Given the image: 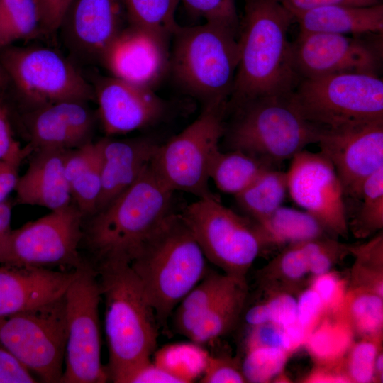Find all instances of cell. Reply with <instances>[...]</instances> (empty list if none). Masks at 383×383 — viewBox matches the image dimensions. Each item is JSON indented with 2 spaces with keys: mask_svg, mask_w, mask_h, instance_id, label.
I'll use <instances>...</instances> for the list:
<instances>
[{
  "mask_svg": "<svg viewBox=\"0 0 383 383\" xmlns=\"http://www.w3.org/2000/svg\"><path fill=\"white\" fill-rule=\"evenodd\" d=\"M11 90V82L0 63V100L5 103Z\"/></svg>",
  "mask_w": 383,
  "mask_h": 383,
  "instance_id": "56",
  "label": "cell"
},
{
  "mask_svg": "<svg viewBox=\"0 0 383 383\" xmlns=\"http://www.w3.org/2000/svg\"><path fill=\"white\" fill-rule=\"evenodd\" d=\"M303 382L351 383L344 370L343 362L335 366L316 365L304 379Z\"/></svg>",
  "mask_w": 383,
  "mask_h": 383,
  "instance_id": "53",
  "label": "cell"
},
{
  "mask_svg": "<svg viewBox=\"0 0 383 383\" xmlns=\"http://www.w3.org/2000/svg\"><path fill=\"white\" fill-rule=\"evenodd\" d=\"M35 1L39 13L41 34L46 35L56 34L72 0H35Z\"/></svg>",
  "mask_w": 383,
  "mask_h": 383,
  "instance_id": "49",
  "label": "cell"
},
{
  "mask_svg": "<svg viewBox=\"0 0 383 383\" xmlns=\"http://www.w3.org/2000/svg\"><path fill=\"white\" fill-rule=\"evenodd\" d=\"M293 15L277 0H245L239 62L227 110L254 99L292 94L295 70L288 30Z\"/></svg>",
  "mask_w": 383,
  "mask_h": 383,
  "instance_id": "1",
  "label": "cell"
},
{
  "mask_svg": "<svg viewBox=\"0 0 383 383\" xmlns=\"http://www.w3.org/2000/svg\"><path fill=\"white\" fill-rule=\"evenodd\" d=\"M248 294L247 282H240L201 317L187 338L201 345L226 335L238 323Z\"/></svg>",
  "mask_w": 383,
  "mask_h": 383,
  "instance_id": "30",
  "label": "cell"
},
{
  "mask_svg": "<svg viewBox=\"0 0 383 383\" xmlns=\"http://www.w3.org/2000/svg\"><path fill=\"white\" fill-rule=\"evenodd\" d=\"M227 106L221 103L204 105L196 119L159 145L150 167L173 192H187L198 199L218 198L209 188V174L212 162L220 151Z\"/></svg>",
  "mask_w": 383,
  "mask_h": 383,
  "instance_id": "8",
  "label": "cell"
},
{
  "mask_svg": "<svg viewBox=\"0 0 383 383\" xmlns=\"http://www.w3.org/2000/svg\"><path fill=\"white\" fill-rule=\"evenodd\" d=\"M360 338L382 339L383 296L372 292L348 287L337 311Z\"/></svg>",
  "mask_w": 383,
  "mask_h": 383,
  "instance_id": "33",
  "label": "cell"
},
{
  "mask_svg": "<svg viewBox=\"0 0 383 383\" xmlns=\"http://www.w3.org/2000/svg\"><path fill=\"white\" fill-rule=\"evenodd\" d=\"M193 16L202 18L206 23L227 28L238 35L240 19L235 0H179Z\"/></svg>",
  "mask_w": 383,
  "mask_h": 383,
  "instance_id": "43",
  "label": "cell"
},
{
  "mask_svg": "<svg viewBox=\"0 0 383 383\" xmlns=\"http://www.w3.org/2000/svg\"><path fill=\"white\" fill-rule=\"evenodd\" d=\"M87 102L67 100L31 109L24 120L31 150H71L91 141L95 117Z\"/></svg>",
  "mask_w": 383,
  "mask_h": 383,
  "instance_id": "20",
  "label": "cell"
},
{
  "mask_svg": "<svg viewBox=\"0 0 383 383\" xmlns=\"http://www.w3.org/2000/svg\"><path fill=\"white\" fill-rule=\"evenodd\" d=\"M40 33L35 0H0V50Z\"/></svg>",
  "mask_w": 383,
  "mask_h": 383,
  "instance_id": "35",
  "label": "cell"
},
{
  "mask_svg": "<svg viewBox=\"0 0 383 383\" xmlns=\"http://www.w3.org/2000/svg\"><path fill=\"white\" fill-rule=\"evenodd\" d=\"M199 382L243 383L247 382L241 362L228 356H208Z\"/></svg>",
  "mask_w": 383,
  "mask_h": 383,
  "instance_id": "44",
  "label": "cell"
},
{
  "mask_svg": "<svg viewBox=\"0 0 383 383\" xmlns=\"http://www.w3.org/2000/svg\"><path fill=\"white\" fill-rule=\"evenodd\" d=\"M382 35L352 36L299 31L292 44L293 63L301 79L344 73L379 76Z\"/></svg>",
  "mask_w": 383,
  "mask_h": 383,
  "instance_id": "14",
  "label": "cell"
},
{
  "mask_svg": "<svg viewBox=\"0 0 383 383\" xmlns=\"http://www.w3.org/2000/svg\"><path fill=\"white\" fill-rule=\"evenodd\" d=\"M38 379L0 345V383H35Z\"/></svg>",
  "mask_w": 383,
  "mask_h": 383,
  "instance_id": "50",
  "label": "cell"
},
{
  "mask_svg": "<svg viewBox=\"0 0 383 383\" xmlns=\"http://www.w3.org/2000/svg\"><path fill=\"white\" fill-rule=\"evenodd\" d=\"M169 42L128 23L109 45L100 64L111 76L154 90L170 72Z\"/></svg>",
  "mask_w": 383,
  "mask_h": 383,
  "instance_id": "18",
  "label": "cell"
},
{
  "mask_svg": "<svg viewBox=\"0 0 383 383\" xmlns=\"http://www.w3.org/2000/svg\"><path fill=\"white\" fill-rule=\"evenodd\" d=\"M67 150H35L27 170L19 177L15 189L18 204L42 206L53 211L72 203L65 174Z\"/></svg>",
  "mask_w": 383,
  "mask_h": 383,
  "instance_id": "23",
  "label": "cell"
},
{
  "mask_svg": "<svg viewBox=\"0 0 383 383\" xmlns=\"http://www.w3.org/2000/svg\"><path fill=\"white\" fill-rule=\"evenodd\" d=\"M174 192L157 177L150 165L128 189L83 221L80 245L94 269L111 263H130L146 237L173 211Z\"/></svg>",
  "mask_w": 383,
  "mask_h": 383,
  "instance_id": "2",
  "label": "cell"
},
{
  "mask_svg": "<svg viewBox=\"0 0 383 383\" xmlns=\"http://www.w3.org/2000/svg\"><path fill=\"white\" fill-rule=\"evenodd\" d=\"M241 280L224 273L208 272L201 280L182 299L174 310V329L187 336L205 313Z\"/></svg>",
  "mask_w": 383,
  "mask_h": 383,
  "instance_id": "26",
  "label": "cell"
},
{
  "mask_svg": "<svg viewBox=\"0 0 383 383\" xmlns=\"http://www.w3.org/2000/svg\"><path fill=\"white\" fill-rule=\"evenodd\" d=\"M354 335L338 312L326 313L309 333L304 345L316 365L335 366L343 362Z\"/></svg>",
  "mask_w": 383,
  "mask_h": 383,
  "instance_id": "28",
  "label": "cell"
},
{
  "mask_svg": "<svg viewBox=\"0 0 383 383\" xmlns=\"http://www.w3.org/2000/svg\"><path fill=\"white\" fill-rule=\"evenodd\" d=\"M128 23L122 0H72L57 33L76 65H92Z\"/></svg>",
  "mask_w": 383,
  "mask_h": 383,
  "instance_id": "16",
  "label": "cell"
},
{
  "mask_svg": "<svg viewBox=\"0 0 383 383\" xmlns=\"http://www.w3.org/2000/svg\"><path fill=\"white\" fill-rule=\"evenodd\" d=\"M325 314L322 300L311 287L300 292L296 299V323L307 335Z\"/></svg>",
  "mask_w": 383,
  "mask_h": 383,
  "instance_id": "46",
  "label": "cell"
},
{
  "mask_svg": "<svg viewBox=\"0 0 383 383\" xmlns=\"http://www.w3.org/2000/svg\"><path fill=\"white\" fill-rule=\"evenodd\" d=\"M310 287L321 299L326 314L338 311L348 289L343 279L331 271L314 277Z\"/></svg>",
  "mask_w": 383,
  "mask_h": 383,
  "instance_id": "45",
  "label": "cell"
},
{
  "mask_svg": "<svg viewBox=\"0 0 383 383\" xmlns=\"http://www.w3.org/2000/svg\"><path fill=\"white\" fill-rule=\"evenodd\" d=\"M208 356L200 345L178 343L157 351L155 362L189 383L201 377Z\"/></svg>",
  "mask_w": 383,
  "mask_h": 383,
  "instance_id": "38",
  "label": "cell"
},
{
  "mask_svg": "<svg viewBox=\"0 0 383 383\" xmlns=\"http://www.w3.org/2000/svg\"><path fill=\"white\" fill-rule=\"evenodd\" d=\"M126 383H184V382L150 360L135 370L129 376Z\"/></svg>",
  "mask_w": 383,
  "mask_h": 383,
  "instance_id": "52",
  "label": "cell"
},
{
  "mask_svg": "<svg viewBox=\"0 0 383 383\" xmlns=\"http://www.w3.org/2000/svg\"><path fill=\"white\" fill-rule=\"evenodd\" d=\"M265 301L249 309L245 316L250 327L274 323L287 327L296 323V299L286 292H270Z\"/></svg>",
  "mask_w": 383,
  "mask_h": 383,
  "instance_id": "40",
  "label": "cell"
},
{
  "mask_svg": "<svg viewBox=\"0 0 383 383\" xmlns=\"http://www.w3.org/2000/svg\"><path fill=\"white\" fill-rule=\"evenodd\" d=\"M291 160L286 173L292 200L311 215L328 235L346 238L349 230L345 198L331 161L321 152L304 150Z\"/></svg>",
  "mask_w": 383,
  "mask_h": 383,
  "instance_id": "15",
  "label": "cell"
},
{
  "mask_svg": "<svg viewBox=\"0 0 383 383\" xmlns=\"http://www.w3.org/2000/svg\"><path fill=\"white\" fill-rule=\"evenodd\" d=\"M299 31L352 36L383 34V4L370 6H330L293 16Z\"/></svg>",
  "mask_w": 383,
  "mask_h": 383,
  "instance_id": "24",
  "label": "cell"
},
{
  "mask_svg": "<svg viewBox=\"0 0 383 383\" xmlns=\"http://www.w3.org/2000/svg\"><path fill=\"white\" fill-rule=\"evenodd\" d=\"M64 167L72 201L86 218L95 212L101 192L99 140L68 150Z\"/></svg>",
  "mask_w": 383,
  "mask_h": 383,
  "instance_id": "25",
  "label": "cell"
},
{
  "mask_svg": "<svg viewBox=\"0 0 383 383\" xmlns=\"http://www.w3.org/2000/svg\"><path fill=\"white\" fill-rule=\"evenodd\" d=\"M67 337L65 294L0 317V345L43 382L60 383Z\"/></svg>",
  "mask_w": 383,
  "mask_h": 383,
  "instance_id": "10",
  "label": "cell"
},
{
  "mask_svg": "<svg viewBox=\"0 0 383 383\" xmlns=\"http://www.w3.org/2000/svg\"><path fill=\"white\" fill-rule=\"evenodd\" d=\"M13 204L9 199L0 204V264L11 233V221Z\"/></svg>",
  "mask_w": 383,
  "mask_h": 383,
  "instance_id": "55",
  "label": "cell"
},
{
  "mask_svg": "<svg viewBox=\"0 0 383 383\" xmlns=\"http://www.w3.org/2000/svg\"><path fill=\"white\" fill-rule=\"evenodd\" d=\"M355 257L349 288L368 290L383 296V235L379 233L369 241L350 245Z\"/></svg>",
  "mask_w": 383,
  "mask_h": 383,
  "instance_id": "34",
  "label": "cell"
},
{
  "mask_svg": "<svg viewBox=\"0 0 383 383\" xmlns=\"http://www.w3.org/2000/svg\"><path fill=\"white\" fill-rule=\"evenodd\" d=\"M20 165L18 162L0 160V204L8 199L12 191H15L19 178Z\"/></svg>",
  "mask_w": 383,
  "mask_h": 383,
  "instance_id": "54",
  "label": "cell"
},
{
  "mask_svg": "<svg viewBox=\"0 0 383 383\" xmlns=\"http://www.w3.org/2000/svg\"><path fill=\"white\" fill-rule=\"evenodd\" d=\"M99 143L101 192L95 212L111 202L140 178L150 165L160 145L147 137L105 138L99 140Z\"/></svg>",
  "mask_w": 383,
  "mask_h": 383,
  "instance_id": "22",
  "label": "cell"
},
{
  "mask_svg": "<svg viewBox=\"0 0 383 383\" xmlns=\"http://www.w3.org/2000/svg\"><path fill=\"white\" fill-rule=\"evenodd\" d=\"M84 219L72 203L12 230L0 265L77 270L86 262L80 252Z\"/></svg>",
  "mask_w": 383,
  "mask_h": 383,
  "instance_id": "13",
  "label": "cell"
},
{
  "mask_svg": "<svg viewBox=\"0 0 383 383\" xmlns=\"http://www.w3.org/2000/svg\"><path fill=\"white\" fill-rule=\"evenodd\" d=\"M223 143L277 168L285 160L317 143L321 130L308 122L288 96H264L227 110Z\"/></svg>",
  "mask_w": 383,
  "mask_h": 383,
  "instance_id": "5",
  "label": "cell"
},
{
  "mask_svg": "<svg viewBox=\"0 0 383 383\" xmlns=\"http://www.w3.org/2000/svg\"><path fill=\"white\" fill-rule=\"evenodd\" d=\"M170 72L203 105H228L239 62L238 35L219 25L179 26L172 37Z\"/></svg>",
  "mask_w": 383,
  "mask_h": 383,
  "instance_id": "6",
  "label": "cell"
},
{
  "mask_svg": "<svg viewBox=\"0 0 383 383\" xmlns=\"http://www.w3.org/2000/svg\"><path fill=\"white\" fill-rule=\"evenodd\" d=\"M129 24L170 40L179 26L175 13L179 0H122Z\"/></svg>",
  "mask_w": 383,
  "mask_h": 383,
  "instance_id": "37",
  "label": "cell"
},
{
  "mask_svg": "<svg viewBox=\"0 0 383 383\" xmlns=\"http://www.w3.org/2000/svg\"><path fill=\"white\" fill-rule=\"evenodd\" d=\"M76 274L77 270L63 271L0 265V317L61 297Z\"/></svg>",
  "mask_w": 383,
  "mask_h": 383,
  "instance_id": "21",
  "label": "cell"
},
{
  "mask_svg": "<svg viewBox=\"0 0 383 383\" xmlns=\"http://www.w3.org/2000/svg\"><path fill=\"white\" fill-rule=\"evenodd\" d=\"M91 85L99 118L108 136L153 126L167 113L165 101L153 89L113 76L99 77Z\"/></svg>",
  "mask_w": 383,
  "mask_h": 383,
  "instance_id": "19",
  "label": "cell"
},
{
  "mask_svg": "<svg viewBox=\"0 0 383 383\" xmlns=\"http://www.w3.org/2000/svg\"><path fill=\"white\" fill-rule=\"evenodd\" d=\"M374 382H382L383 377V353L381 350L377 355L374 362Z\"/></svg>",
  "mask_w": 383,
  "mask_h": 383,
  "instance_id": "57",
  "label": "cell"
},
{
  "mask_svg": "<svg viewBox=\"0 0 383 383\" xmlns=\"http://www.w3.org/2000/svg\"><path fill=\"white\" fill-rule=\"evenodd\" d=\"M357 209L348 221L357 238H366L383 228V167L379 169L364 182Z\"/></svg>",
  "mask_w": 383,
  "mask_h": 383,
  "instance_id": "36",
  "label": "cell"
},
{
  "mask_svg": "<svg viewBox=\"0 0 383 383\" xmlns=\"http://www.w3.org/2000/svg\"><path fill=\"white\" fill-rule=\"evenodd\" d=\"M206 261L182 213L174 211L140 244L129 265L160 327L208 272Z\"/></svg>",
  "mask_w": 383,
  "mask_h": 383,
  "instance_id": "3",
  "label": "cell"
},
{
  "mask_svg": "<svg viewBox=\"0 0 383 383\" xmlns=\"http://www.w3.org/2000/svg\"><path fill=\"white\" fill-rule=\"evenodd\" d=\"M291 99L302 116L321 131L342 132L383 121V81L376 75L301 79Z\"/></svg>",
  "mask_w": 383,
  "mask_h": 383,
  "instance_id": "7",
  "label": "cell"
},
{
  "mask_svg": "<svg viewBox=\"0 0 383 383\" xmlns=\"http://www.w3.org/2000/svg\"><path fill=\"white\" fill-rule=\"evenodd\" d=\"M293 16L313 9L330 6H370L382 4V0H277Z\"/></svg>",
  "mask_w": 383,
  "mask_h": 383,
  "instance_id": "51",
  "label": "cell"
},
{
  "mask_svg": "<svg viewBox=\"0 0 383 383\" xmlns=\"http://www.w3.org/2000/svg\"><path fill=\"white\" fill-rule=\"evenodd\" d=\"M287 192V173L269 168L235 198L245 216L259 221L282 206Z\"/></svg>",
  "mask_w": 383,
  "mask_h": 383,
  "instance_id": "31",
  "label": "cell"
},
{
  "mask_svg": "<svg viewBox=\"0 0 383 383\" xmlns=\"http://www.w3.org/2000/svg\"><path fill=\"white\" fill-rule=\"evenodd\" d=\"M246 349L255 347H275L292 353L285 327L274 323H264L251 327Z\"/></svg>",
  "mask_w": 383,
  "mask_h": 383,
  "instance_id": "48",
  "label": "cell"
},
{
  "mask_svg": "<svg viewBox=\"0 0 383 383\" xmlns=\"http://www.w3.org/2000/svg\"><path fill=\"white\" fill-rule=\"evenodd\" d=\"M0 63L11 91L31 109L67 100L94 99L93 87L77 66L59 50L40 45H9L0 50Z\"/></svg>",
  "mask_w": 383,
  "mask_h": 383,
  "instance_id": "9",
  "label": "cell"
},
{
  "mask_svg": "<svg viewBox=\"0 0 383 383\" xmlns=\"http://www.w3.org/2000/svg\"><path fill=\"white\" fill-rule=\"evenodd\" d=\"M181 213L207 261L228 276L246 280L265 250L254 221L225 206L218 198L198 199Z\"/></svg>",
  "mask_w": 383,
  "mask_h": 383,
  "instance_id": "11",
  "label": "cell"
},
{
  "mask_svg": "<svg viewBox=\"0 0 383 383\" xmlns=\"http://www.w3.org/2000/svg\"><path fill=\"white\" fill-rule=\"evenodd\" d=\"M254 223L265 249L269 247L284 248L328 235L319 223L309 213L283 206L267 218Z\"/></svg>",
  "mask_w": 383,
  "mask_h": 383,
  "instance_id": "27",
  "label": "cell"
},
{
  "mask_svg": "<svg viewBox=\"0 0 383 383\" xmlns=\"http://www.w3.org/2000/svg\"><path fill=\"white\" fill-rule=\"evenodd\" d=\"M382 342V339L361 338L353 343L343 362L350 382H374V362Z\"/></svg>",
  "mask_w": 383,
  "mask_h": 383,
  "instance_id": "41",
  "label": "cell"
},
{
  "mask_svg": "<svg viewBox=\"0 0 383 383\" xmlns=\"http://www.w3.org/2000/svg\"><path fill=\"white\" fill-rule=\"evenodd\" d=\"M290 354L282 348L275 347L246 349L241 367L247 382L267 383L278 378Z\"/></svg>",
  "mask_w": 383,
  "mask_h": 383,
  "instance_id": "39",
  "label": "cell"
},
{
  "mask_svg": "<svg viewBox=\"0 0 383 383\" xmlns=\"http://www.w3.org/2000/svg\"><path fill=\"white\" fill-rule=\"evenodd\" d=\"M269 168L273 167L242 151L220 150L212 162L209 177L220 191L235 196Z\"/></svg>",
  "mask_w": 383,
  "mask_h": 383,
  "instance_id": "32",
  "label": "cell"
},
{
  "mask_svg": "<svg viewBox=\"0 0 383 383\" xmlns=\"http://www.w3.org/2000/svg\"><path fill=\"white\" fill-rule=\"evenodd\" d=\"M317 143L332 163L345 199L357 201L365 180L383 167V121L342 132L321 131Z\"/></svg>",
  "mask_w": 383,
  "mask_h": 383,
  "instance_id": "17",
  "label": "cell"
},
{
  "mask_svg": "<svg viewBox=\"0 0 383 383\" xmlns=\"http://www.w3.org/2000/svg\"><path fill=\"white\" fill-rule=\"evenodd\" d=\"M304 242V241H303ZM303 242L289 245L258 272V282L266 293L300 291L309 275Z\"/></svg>",
  "mask_w": 383,
  "mask_h": 383,
  "instance_id": "29",
  "label": "cell"
},
{
  "mask_svg": "<svg viewBox=\"0 0 383 383\" xmlns=\"http://www.w3.org/2000/svg\"><path fill=\"white\" fill-rule=\"evenodd\" d=\"M309 274L313 277L332 270L333 267L350 254V245L329 235L303 242Z\"/></svg>",
  "mask_w": 383,
  "mask_h": 383,
  "instance_id": "42",
  "label": "cell"
},
{
  "mask_svg": "<svg viewBox=\"0 0 383 383\" xmlns=\"http://www.w3.org/2000/svg\"><path fill=\"white\" fill-rule=\"evenodd\" d=\"M94 270L104 301L109 379L126 383L135 370L150 361L157 347L159 326L128 263L107 264Z\"/></svg>",
  "mask_w": 383,
  "mask_h": 383,
  "instance_id": "4",
  "label": "cell"
},
{
  "mask_svg": "<svg viewBox=\"0 0 383 383\" xmlns=\"http://www.w3.org/2000/svg\"><path fill=\"white\" fill-rule=\"evenodd\" d=\"M101 299L96 271L87 261L65 293L67 343L60 383H104L99 306Z\"/></svg>",
  "mask_w": 383,
  "mask_h": 383,
  "instance_id": "12",
  "label": "cell"
},
{
  "mask_svg": "<svg viewBox=\"0 0 383 383\" xmlns=\"http://www.w3.org/2000/svg\"><path fill=\"white\" fill-rule=\"evenodd\" d=\"M30 150L29 146L21 148L14 138L10 113L0 100V160L21 164Z\"/></svg>",
  "mask_w": 383,
  "mask_h": 383,
  "instance_id": "47",
  "label": "cell"
}]
</instances>
